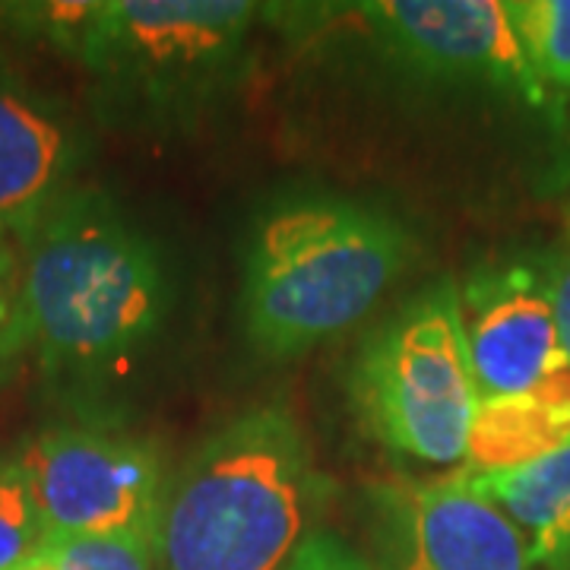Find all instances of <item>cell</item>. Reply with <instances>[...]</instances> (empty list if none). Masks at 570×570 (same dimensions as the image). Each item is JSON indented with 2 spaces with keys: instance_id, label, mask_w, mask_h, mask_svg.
<instances>
[{
  "instance_id": "6da1fadb",
  "label": "cell",
  "mask_w": 570,
  "mask_h": 570,
  "mask_svg": "<svg viewBox=\"0 0 570 570\" xmlns=\"http://www.w3.org/2000/svg\"><path fill=\"white\" fill-rule=\"evenodd\" d=\"M26 340L58 381H102L149 346L171 305L159 247L99 190L73 187L20 245Z\"/></svg>"
},
{
  "instance_id": "7a4b0ae2",
  "label": "cell",
  "mask_w": 570,
  "mask_h": 570,
  "mask_svg": "<svg viewBox=\"0 0 570 570\" xmlns=\"http://www.w3.org/2000/svg\"><path fill=\"white\" fill-rule=\"evenodd\" d=\"M321 498L295 415L276 403L245 409L171 472L153 532L156 570H285Z\"/></svg>"
},
{
  "instance_id": "3957f363",
  "label": "cell",
  "mask_w": 570,
  "mask_h": 570,
  "mask_svg": "<svg viewBox=\"0 0 570 570\" xmlns=\"http://www.w3.org/2000/svg\"><path fill=\"white\" fill-rule=\"evenodd\" d=\"M409 250L406 228L358 200L305 194L269 206L245 257L247 343L295 358L346 333L400 279Z\"/></svg>"
},
{
  "instance_id": "277c9868",
  "label": "cell",
  "mask_w": 570,
  "mask_h": 570,
  "mask_svg": "<svg viewBox=\"0 0 570 570\" xmlns=\"http://www.w3.org/2000/svg\"><path fill=\"white\" fill-rule=\"evenodd\" d=\"M261 3L92 0L73 58L124 115L184 118L232 86Z\"/></svg>"
},
{
  "instance_id": "5b68a950",
  "label": "cell",
  "mask_w": 570,
  "mask_h": 570,
  "mask_svg": "<svg viewBox=\"0 0 570 570\" xmlns=\"http://www.w3.org/2000/svg\"><path fill=\"white\" fill-rule=\"evenodd\" d=\"M348 390L371 438L387 450L431 466L463 463L479 393L456 285H431L374 330Z\"/></svg>"
},
{
  "instance_id": "8992f818",
  "label": "cell",
  "mask_w": 570,
  "mask_h": 570,
  "mask_svg": "<svg viewBox=\"0 0 570 570\" xmlns=\"http://www.w3.org/2000/svg\"><path fill=\"white\" fill-rule=\"evenodd\" d=\"M17 456L48 532L153 542L171 472L149 441L105 425H55Z\"/></svg>"
},
{
  "instance_id": "52a82bcc",
  "label": "cell",
  "mask_w": 570,
  "mask_h": 570,
  "mask_svg": "<svg viewBox=\"0 0 570 570\" xmlns=\"http://www.w3.org/2000/svg\"><path fill=\"white\" fill-rule=\"evenodd\" d=\"M384 570H535L520 530L456 472L367 485Z\"/></svg>"
},
{
  "instance_id": "ba28073f",
  "label": "cell",
  "mask_w": 570,
  "mask_h": 570,
  "mask_svg": "<svg viewBox=\"0 0 570 570\" xmlns=\"http://www.w3.org/2000/svg\"><path fill=\"white\" fill-rule=\"evenodd\" d=\"M371 36L409 70L448 82H482L527 105H546L501 0H377L355 7Z\"/></svg>"
},
{
  "instance_id": "9c48e42d",
  "label": "cell",
  "mask_w": 570,
  "mask_h": 570,
  "mask_svg": "<svg viewBox=\"0 0 570 570\" xmlns=\"http://www.w3.org/2000/svg\"><path fill=\"white\" fill-rule=\"evenodd\" d=\"M456 298L479 400L530 393L568 367L551 311L549 269L489 266L472 273Z\"/></svg>"
},
{
  "instance_id": "30bf717a",
  "label": "cell",
  "mask_w": 570,
  "mask_h": 570,
  "mask_svg": "<svg viewBox=\"0 0 570 570\" xmlns=\"http://www.w3.org/2000/svg\"><path fill=\"white\" fill-rule=\"evenodd\" d=\"M82 140L55 102L0 63V245L20 247L73 190Z\"/></svg>"
},
{
  "instance_id": "8fae6325",
  "label": "cell",
  "mask_w": 570,
  "mask_h": 570,
  "mask_svg": "<svg viewBox=\"0 0 570 570\" xmlns=\"http://www.w3.org/2000/svg\"><path fill=\"white\" fill-rule=\"evenodd\" d=\"M570 444V367L517 396L479 400L463 472L527 466Z\"/></svg>"
},
{
  "instance_id": "7c38bea8",
  "label": "cell",
  "mask_w": 570,
  "mask_h": 570,
  "mask_svg": "<svg viewBox=\"0 0 570 570\" xmlns=\"http://www.w3.org/2000/svg\"><path fill=\"white\" fill-rule=\"evenodd\" d=\"M460 475L520 530L535 570H570V444L527 466Z\"/></svg>"
},
{
  "instance_id": "4fadbf2b",
  "label": "cell",
  "mask_w": 570,
  "mask_h": 570,
  "mask_svg": "<svg viewBox=\"0 0 570 570\" xmlns=\"http://www.w3.org/2000/svg\"><path fill=\"white\" fill-rule=\"evenodd\" d=\"M508 13L546 89L570 92V0H510Z\"/></svg>"
},
{
  "instance_id": "5bb4252c",
  "label": "cell",
  "mask_w": 570,
  "mask_h": 570,
  "mask_svg": "<svg viewBox=\"0 0 570 570\" xmlns=\"http://www.w3.org/2000/svg\"><path fill=\"white\" fill-rule=\"evenodd\" d=\"M17 570H156L153 542L137 535H55Z\"/></svg>"
},
{
  "instance_id": "9a60e30c",
  "label": "cell",
  "mask_w": 570,
  "mask_h": 570,
  "mask_svg": "<svg viewBox=\"0 0 570 570\" xmlns=\"http://www.w3.org/2000/svg\"><path fill=\"white\" fill-rule=\"evenodd\" d=\"M48 535L20 456H0V570H17Z\"/></svg>"
},
{
  "instance_id": "2e32d148",
  "label": "cell",
  "mask_w": 570,
  "mask_h": 570,
  "mask_svg": "<svg viewBox=\"0 0 570 570\" xmlns=\"http://www.w3.org/2000/svg\"><path fill=\"white\" fill-rule=\"evenodd\" d=\"M29 352L26 317H22L20 247L0 245V381Z\"/></svg>"
},
{
  "instance_id": "e0dca14e",
  "label": "cell",
  "mask_w": 570,
  "mask_h": 570,
  "mask_svg": "<svg viewBox=\"0 0 570 570\" xmlns=\"http://www.w3.org/2000/svg\"><path fill=\"white\" fill-rule=\"evenodd\" d=\"M295 570H371L362 554L348 549L343 539L330 532H311L292 554Z\"/></svg>"
},
{
  "instance_id": "ac0fdd59",
  "label": "cell",
  "mask_w": 570,
  "mask_h": 570,
  "mask_svg": "<svg viewBox=\"0 0 570 570\" xmlns=\"http://www.w3.org/2000/svg\"><path fill=\"white\" fill-rule=\"evenodd\" d=\"M549 295L558 326V343L570 367V245L558 254V261L549 266Z\"/></svg>"
},
{
  "instance_id": "d6986e66",
  "label": "cell",
  "mask_w": 570,
  "mask_h": 570,
  "mask_svg": "<svg viewBox=\"0 0 570 570\" xmlns=\"http://www.w3.org/2000/svg\"><path fill=\"white\" fill-rule=\"evenodd\" d=\"M285 570H295V568H292V561H288V564H285Z\"/></svg>"
}]
</instances>
